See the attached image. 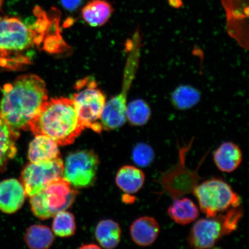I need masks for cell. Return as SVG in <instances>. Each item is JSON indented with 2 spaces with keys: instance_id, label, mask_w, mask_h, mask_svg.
Returning <instances> with one entry per match:
<instances>
[{
  "instance_id": "cell-17",
  "label": "cell",
  "mask_w": 249,
  "mask_h": 249,
  "mask_svg": "<svg viewBox=\"0 0 249 249\" xmlns=\"http://www.w3.org/2000/svg\"><path fill=\"white\" fill-rule=\"evenodd\" d=\"M167 213L174 222L181 226L195 222L200 215V210L194 201L186 197L174 199L168 208Z\"/></svg>"
},
{
  "instance_id": "cell-21",
  "label": "cell",
  "mask_w": 249,
  "mask_h": 249,
  "mask_svg": "<svg viewBox=\"0 0 249 249\" xmlns=\"http://www.w3.org/2000/svg\"><path fill=\"white\" fill-rule=\"evenodd\" d=\"M201 98V93L197 89L189 85L180 86L171 95V102L178 110H187L197 105Z\"/></svg>"
},
{
  "instance_id": "cell-19",
  "label": "cell",
  "mask_w": 249,
  "mask_h": 249,
  "mask_svg": "<svg viewBox=\"0 0 249 249\" xmlns=\"http://www.w3.org/2000/svg\"><path fill=\"white\" fill-rule=\"evenodd\" d=\"M113 9L106 0H91L84 7L83 19L92 27L103 26L110 18Z\"/></svg>"
},
{
  "instance_id": "cell-7",
  "label": "cell",
  "mask_w": 249,
  "mask_h": 249,
  "mask_svg": "<svg viewBox=\"0 0 249 249\" xmlns=\"http://www.w3.org/2000/svg\"><path fill=\"white\" fill-rule=\"evenodd\" d=\"M78 194L71 183L60 177L49 183L44 189L31 197V210L34 215L45 220L65 211L73 204Z\"/></svg>"
},
{
  "instance_id": "cell-28",
  "label": "cell",
  "mask_w": 249,
  "mask_h": 249,
  "mask_svg": "<svg viewBox=\"0 0 249 249\" xmlns=\"http://www.w3.org/2000/svg\"><path fill=\"white\" fill-rule=\"evenodd\" d=\"M1 1H2V0H0V6H1Z\"/></svg>"
},
{
  "instance_id": "cell-9",
  "label": "cell",
  "mask_w": 249,
  "mask_h": 249,
  "mask_svg": "<svg viewBox=\"0 0 249 249\" xmlns=\"http://www.w3.org/2000/svg\"><path fill=\"white\" fill-rule=\"evenodd\" d=\"M192 141L193 139L188 145L179 148L178 163L169 170L161 173L157 180L163 192L166 193L173 200L193 193L201 178L197 170H190L186 165V155L191 149Z\"/></svg>"
},
{
  "instance_id": "cell-2",
  "label": "cell",
  "mask_w": 249,
  "mask_h": 249,
  "mask_svg": "<svg viewBox=\"0 0 249 249\" xmlns=\"http://www.w3.org/2000/svg\"><path fill=\"white\" fill-rule=\"evenodd\" d=\"M47 101L44 81L36 74H25L3 87L0 116L18 131L29 130L31 121Z\"/></svg>"
},
{
  "instance_id": "cell-20",
  "label": "cell",
  "mask_w": 249,
  "mask_h": 249,
  "mask_svg": "<svg viewBox=\"0 0 249 249\" xmlns=\"http://www.w3.org/2000/svg\"><path fill=\"white\" fill-rule=\"evenodd\" d=\"M95 236L103 248L114 249L117 247L121 241V227L113 220H102L96 227Z\"/></svg>"
},
{
  "instance_id": "cell-12",
  "label": "cell",
  "mask_w": 249,
  "mask_h": 249,
  "mask_svg": "<svg viewBox=\"0 0 249 249\" xmlns=\"http://www.w3.org/2000/svg\"><path fill=\"white\" fill-rule=\"evenodd\" d=\"M26 192L20 181L8 179L0 182V211L5 213H14L23 206Z\"/></svg>"
},
{
  "instance_id": "cell-10",
  "label": "cell",
  "mask_w": 249,
  "mask_h": 249,
  "mask_svg": "<svg viewBox=\"0 0 249 249\" xmlns=\"http://www.w3.org/2000/svg\"><path fill=\"white\" fill-rule=\"evenodd\" d=\"M99 166V158L94 152H73L65 160L62 177L74 188H88L94 184Z\"/></svg>"
},
{
  "instance_id": "cell-4",
  "label": "cell",
  "mask_w": 249,
  "mask_h": 249,
  "mask_svg": "<svg viewBox=\"0 0 249 249\" xmlns=\"http://www.w3.org/2000/svg\"><path fill=\"white\" fill-rule=\"evenodd\" d=\"M142 46L141 34L139 30H137L132 38L127 42L128 54L124 69L122 89L118 94L106 103L103 110L101 117L103 129H117L126 123L127 95L138 70Z\"/></svg>"
},
{
  "instance_id": "cell-16",
  "label": "cell",
  "mask_w": 249,
  "mask_h": 249,
  "mask_svg": "<svg viewBox=\"0 0 249 249\" xmlns=\"http://www.w3.org/2000/svg\"><path fill=\"white\" fill-rule=\"evenodd\" d=\"M19 135V131L12 128L0 116V173L7 169L9 161L17 154Z\"/></svg>"
},
{
  "instance_id": "cell-1",
  "label": "cell",
  "mask_w": 249,
  "mask_h": 249,
  "mask_svg": "<svg viewBox=\"0 0 249 249\" xmlns=\"http://www.w3.org/2000/svg\"><path fill=\"white\" fill-rule=\"evenodd\" d=\"M36 19L24 23L15 17H0V67L18 70L31 63L30 52L35 48L56 52L64 44L56 19L39 8Z\"/></svg>"
},
{
  "instance_id": "cell-22",
  "label": "cell",
  "mask_w": 249,
  "mask_h": 249,
  "mask_svg": "<svg viewBox=\"0 0 249 249\" xmlns=\"http://www.w3.org/2000/svg\"><path fill=\"white\" fill-rule=\"evenodd\" d=\"M24 240L30 249H45L51 247L54 241V236L49 227L33 225L27 229Z\"/></svg>"
},
{
  "instance_id": "cell-3",
  "label": "cell",
  "mask_w": 249,
  "mask_h": 249,
  "mask_svg": "<svg viewBox=\"0 0 249 249\" xmlns=\"http://www.w3.org/2000/svg\"><path fill=\"white\" fill-rule=\"evenodd\" d=\"M85 129L71 99L52 98L43 104L29 124L35 135H44L64 146L72 144Z\"/></svg>"
},
{
  "instance_id": "cell-27",
  "label": "cell",
  "mask_w": 249,
  "mask_h": 249,
  "mask_svg": "<svg viewBox=\"0 0 249 249\" xmlns=\"http://www.w3.org/2000/svg\"><path fill=\"white\" fill-rule=\"evenodd\" d=\"M100 249V248H99L98 247V246L97 245H96L95 244H89L88 245H83L82 246V247H81V249Z\"/></svg>"
},
{
  "instance_id": "cell-23",
  "label": "cell",
  "mask_w": 249,
  "mask_h": 249,
  "mask_svg": "<svg viewBox=\"0 0 249 249\" xmlns=\"http://www.w3.org/2000/svg\"><path fill=\"white\" fill-rule=\"evenodd\" d=\"M151 116V108L144 99H136L127 104L126 120L129 121L131 125L144 126L149 122Z\"/></svg>"
},
{
  "instance_id": "cell-8",
  "label": "cell",
  "mask_w": 249,
  "mask_h": 249,
  "mask_svg": "<svg viewBox=\"0 0 249 249\" xmlns=\"http://www.w3.org/2000/svg\"><path fill=\"white\" fill-rule=\"evenodd\" d=\"M77 92L72 99L78 117L83 126L100 133L103 130L101 114L106 104L104 93L92 79H85L77 83Z\"/></svg>"
},
{
  "instance_id": "cell-6",
  "label": "cell",
  "mask_w": 249,
  "mask_h": 249,
  "mask_svg": "<svg viewBox=\"0 0 249 249\" xmlns=\"http://www.w3.org/2000/svg\"><path fill=\"white\" fill-rule=\"evenodd\" d=\"M197 198L199 208L207 217L241 206L240 196L225 180L212 178L198 184L193 191Z\"/></svg>"
},
{
  "instance_id": "cell-18",
  "label": "cell",
  "mask_w": 249,
  "mask_h": 249,
  "mask_svg": "<svg viewBox=\"0 0 249 249\" xmlns=\"http://www.w3.org/2000/svg\"><path fill=\"white\" fill-rule=\"evenodd\" d=\"M145 182V173L139 167L130 165L121 167L116 177L118 188L127 195L139 192L144 186Z\"/></svg>"
},
{
  "instance_id": "cell-5",
  "label": "cell",
  "mask_w": 249,
  "mask_h": 249,
  "mask_svg": "<svg viewBox=\"0 0 249 249\" xmlns=\"http://www.w3.org/2000/svg\"><path fill=\"white\" fill-rule=\"evenodd\" d=\"M243 214L244 210L239 206L216 216L198 220L187 239L190 247L196 249L213 248L223 237L237 230Z\"/></svg>"
},
{
  "instance_id": "cell-25",
  "label": "cell",
  "mask_w": 249,
  "mask_h": 249,
  "mask_svg": "<svg viewBox=\"0 0 249 249\" xmlns=\"http://www.w3.org/2000/svg\"><path fill=\"white\" fill-rule=\"evenodd\" d=\"M132 160L137 166L145 168L150 166L155 158V151L150 145L145 142H139L133 148Z\"/></svg>"
},
{
  "instance_id": "cell-14",
  "label": "cell",
  "mask_w": 249,
  "mask_h": 249,
  "mask_svg": "<svg viewBox=\"0 0 249 249\" xmlns=\"http://www.w3.org/2000/svg\"><path fill=\"white\" fill-rule=\"evenodd\" d=\"M213 159L218 169L224 173H231L241 166L242 152L235 143L224 142L214 151Z\"/></svg>"
},
{
  "instance_id": "cell-24",
  "label": "cell",
  "mask_w": 249,
  "mask_h": 249,
  "mask_svg": "<svg viewBox=\"0 0 249 249\" xmlns=\"http://www.w3.org/2000/svg\"><path fill=\"white\" fill-rule=\"evenodd\" d=\"M53 231L60 237H69L76 231L75 219L73 214L65 211L59 212L54 216Z\"/></svg>"
},
{
  "instance_id": "cell-11",
  "label": "cell",
  "mask_w": 249,
  "mask_h": 249,
  "mask_svg": "<svg viewBox=\"0 0 249 249\" xmlns=\"http://www.w3.org/2000/svg\"><path fill=\"white\" fill-rule=\"evenodd\" d=\"M64 162L62 159L27 164L21 172L20 182L26 196L32 197L45 187L63 175Z\"/></svg>"
},
{
  "instance_id": "cell-26",
  "label": "cell",
  "mask_w": 249,
  "mask_h": 249,
  "mask_svg": "<svg viewBox=\"0 0 249 249\" xmlns=\"http://www.w3.org/2000/svg\"><path fill=\"white\" fill-rule=\"evenodd\" d=\"M63 7L67 10L72 11L79 7L83 0H60Z\"/></svg>"
},
{
  "instance_id": "cell-15",
  "label": "cell",
  "mask_w": 249,
  "mask_h": 249,
  "mask_svg": "<svg viewBox=\"0 0 249 249\" xmlns=\"http://www.w3.org/2000/svg\"><path fill=\"white\" fill-rule=\"evenodd\" d=\"M30 142L28 158L32 163L42 162L60 158L57 142L44 135H36Z\"/></svg>"
},
{
  "instance_id": "cell-13",
  "label": "cell",
  "mask_w": 249,
  "mask_h": 249,
  "mask_svg": "<svg viewBox=\"0 0 249 249\" xmlns=\"http://www.w3.org/2000/svg\"><path fill=\"white\" fill-rule=\"evenodd\" d=\"M160 232V223L153 217L148 216L138 218L130 228L132 241L142 247H148L154 244Z\"/></svg>"
}]
</instances>
